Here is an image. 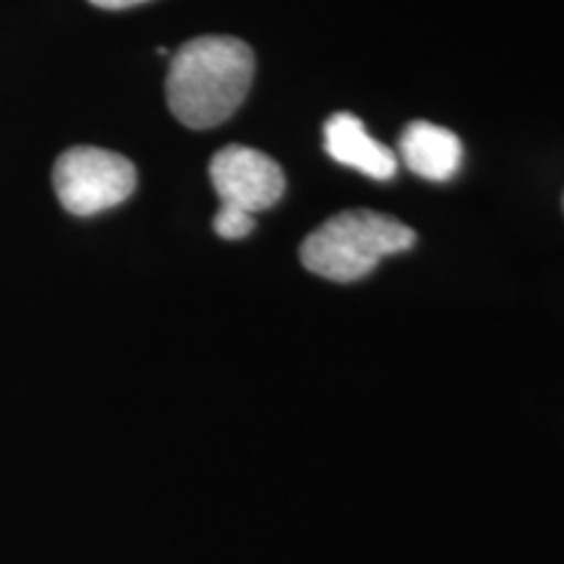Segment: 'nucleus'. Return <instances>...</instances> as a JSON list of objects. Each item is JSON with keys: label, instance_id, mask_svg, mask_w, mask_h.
I'll list each match as a JSON object with an SVG mask.
<instances>
[{"label": "nucleus", "instance_id": "nucleus-8", "mask_svg": "<svg viewBox=\"0 0 564 564\" xmlns=\"http://www.w3.org/2000/svg\"><path fill=\"white\" fill-rule=\"evenodd\" d=\"M95 3L97 9H108V11H121V9H131V6L147 3V0H89Z\"/></svg>", "mask_w": 564, "mask_h": 564}, {"label": "nucleus", "instance_id": "nucleus-5", "mask_svg": "<svg viewBox=\"0 0 564 564\" xmlns=\"http://www.w3.org/2000/svg\"><path fill=\"white\" fill-rule=\"evenodd\" d=\"M324 150L340 165L369 175L373 181H390L398 173V158L384 144H379L364 129L361 118L350 112H337L324 123Z\"/></svg>", "mask_w": 564, "mask_h": 564}, {"label": "nucleus", "instance_id": "nucleus-6", "mask_svg": "<svg viewBox=\"0 0 564 564\" xmlns=\"http://www.w3.org/2000/svg\"><path fill=\"white\" fill-rule=\"evenodd\" d=\"M400 158L421 178L449 181L463 165V144L449 129L413 121L400 137Z\"/></svg>", "mask_w": 564, "mask_h": 564}, {"label": "nucleus", "instance_id": "nucleus-7", "mask_svg": "<svg viewBox=\"0 0 564 564\" xmlns=\"http://www.w3.org/2000/svg\"><path fill=\"white\" fill-rule=\"evenodd\" d=\"M212 225H215V232L220 238H225V241H241V238L249 236L257 223H253V215H249V212L220 207Z\"/></svg>", "mask_w": 564, "mask_h": 564}, {"label": "nucleus", "instance_id": "nucleus-4", "mask_svg": "<svg viewBox=\"0 0 564 564\" xmlns=\"http://www.w3.org/2000/svg\"><path fill=\"white\" fill-rule=\"evenodd\" d=\"M209 178L220 196V207L257 215L274 207L285 194V175L264 152L230 144L212 158Z\"/></svg>", "mask_w": 564, "mask_h": 564}, {"label": "nucleus", "instance_id": "nucleus-3", "mask_svg": "<svg viewBox=\"0 0 564 564\" xmlns=\"http://www.w3.org/2000/svg\"><path fill=\"white\" fill-rule=\"evenodd\" d=\"M53 186L63 209L76 217H91L129 199L137 188V167L118 152L70 147L55 162Z\"/></svg>", "mask_w": 564, "mask_h": 564}, {"label": "nucleus", "instance_id": "nucleus-1", "mask_svg": "<svg viewBox=\"0 0 564 564\" xmlns=\"http://www.w3.org/2000/svg\"><path fill=\"white\" fill-rule=\"evenodd\" d=\"M253 82V53L243 40L204 34L173 53L167 105L188 129L220 126L241 108Z\"/></svg>", "mask_w": 564, "mask_h": 564}, {"label": "nucleus", "instance_id": "nucleus-2", "mask_svg": "<svg viewBox=\"0 0 564 564\" xmlns=\"http://www.w3.org/2000/svg\"><path fill=\"white\" fill-rule=\"evenodd\" d=\"M415 232L394 217L369 209L340 212L319 225L301 246V262L324 280L352 282L369 274L390 253L408 251Z\"/></svg>", "mask_w": 564, "mask_h": 564}]
</instances>
